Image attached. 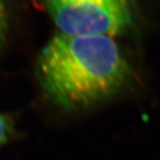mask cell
I'll use <instances>...</instances> for the list:
<instances>
[{
  "instance_id": "1",
  "label": "cell",
  "mask_w": 160,
  "mask_h": 160,
  "mask_svg": "<svg viewBox=\"0 0 160 160\" xmlns=\"http://www.w3.org/2000/svg\"><path fill=\"white\" fill-rule=\"evenodd\" d=\"M37 72L48 99L68 110L85 109L110 98L131 75L113 38L62 33L39 54Z\"/></svg>"
},
{
  "instance_id": "2",
  "label": "cell",
  "mask_w": 160,
  "mask_h": 160,
  "mask_svg": "<svg viewBox=\"0 0 160 160\" xmlns=\"http://www.w3.org/2000/svg\"><path fill=\"white\" fill-rule=\"evenodd\" d=\"M60 33L71 36L115 37L133 22L129 0H43Z\"/></svg>"
},
{
  "instance_id": "3",
  "label": "cell",
  "mask_w": 160,
  "mask_h": 160,
  "mask_svg": "<svg viewBox=\"0 0 160 160\" xmlns=\"http://www.w3.org/2000/svg\"><path fill=\"white\" fill-rule=\"evenodd\" d=\"M14 131L13 122L7 115L0 113V147L4 145Z\"/></svg>"
},
{
  "instance_id": "4",
  "label": "cell",
  "mask_w": 160,
  "mask_h": 160,
  "mask_svg": "<svg viewBox=\"0 0 160 160\" xmlns=\"http://www.w3.org/2000/svg\"><path fill=\"white\" fill-rule=\"evenodd\" d=\"M8 28V18H7V9L4 0H0V48L5 41Z\"/></svg>"
}]
</instances>
